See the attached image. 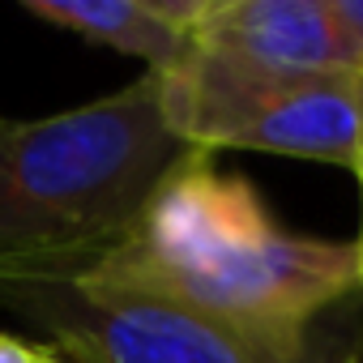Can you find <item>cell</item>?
Segmentation results:
<instances>
[{"mask_svg": "<svg viewBox=\"0 0 363 363\" xmlns=\"http://www.w3.org/2000/svg\"><path fill=\"white\" fill-rule=\"evenodd\" d=\"M35 269L86 274L175 299L278 363H295L316 320L359 291L354 244L286 231L248 179L218 171L206 150H189L158 179L120 240Z\"/></svg>", "mask_w": 363, "mask_h": 363, "instance_id": "cell-1", "label": "cell"}, {"mask_svg": "<svg viewBox=\"0 0 363 363\" xmlns=\"http://www.w3.org/2000/svg\"><path fill=\"white\" fill-rule=\"evenodd\" d=\"M184 154L154 73L60 116L0 120V274L107 248Z\"/></svg>", "mask_w": 363, "mask_h": 363, "instance_id": "cell-2", "label": "cell"}, {"mask_svg": "<svg viewBox=\"0 0 363 363\" xmlns=\"http://www.w3.org/2000/svg\"><path fill=\"white\" fill-rule=\"evenodd\" d=\"M158 107L189 150H261L363 171V69L269 73L189 43L158 73Z\"/></svg>", "mask_w": 363, "mask_h": 363, "instance_id": "cell-3", "label": "cell"}, {"mask_svg": "<svg viewBox=\"0 0 363 363\" xmlns=\"http://www.w3.org/2000/svg\"><path fill=\"white\" fill-rule=\"evenodd\" d=\"M0 308L39 325L82 363H278L175 299L65 269L0 274Z\"/></svg>", "mask_w": 363, "mask_h": 363, "instance_id": "cell-4", "label": "cell"}, {"mask_svg": "<svg viewBox=\"0 0 363 363\" xmlns=\"http://www.w3.org/2000/svg\"><path fill=\"white\" fill-rule=\"evenodd\" d=\"M189 43L269 73L346 69L325 18V0H206Z\"/></svg>", "mask_w": 363, "mask_h": 363, "instance_id": "cell-5", "label": "cell"}, {"mask_svg": "<svg viewBox=\"0 0 363 363\" xmlns=\"http://www.w3.org/2000/svg\"><path fill=\"white\" fill-rule=\"evenodd\" d=\"M22 9L48 26L137 56L154 77L167 73L189 48V30L175 26L158 0H22Z\"/></svg>", "mask_w": 363, "mask_h": 363, "instance_id": "cell-6", "label": "cell"}, {"mask_svg": "<svg viewBox=\"0 0 363 363\" xmlns=\"http://www.w3.org/2000/svg\"><path fill=\"white\" fill-rule=\"evenodd\" d=\"M325 18L346 69H363V0H325Z\"/></svg>", "mask_w": 363, "mask_h": 363, "instance_id": "cell-7", "label": "cell"}, {"mask_svg": "<svg viewBox=\"0 0 363 363\" xmlns=\"http://www.w3.org/2000/svg\"><path fill=\"white\" fill-rule=\"evenodd\" d=\"M295 363H359V337L354 333H342V329H316L308 333V346Z\"/></svg>", "mask_w": 363, "mask_h": 363, "instance_id": "cell-8", "label": "cell"}, {"mask_svg": "<svg viewBox=\"0 0 363 363\" xmlns=\"http://www.w3.org/2000/svg\"><path fill=\"white\" fill-rule=\"evenodd\" d=\"M35 350H39V346L22 342V337H13V333H0V363H35Z\"/></svg>", "mask_w": 363, "mask_h": 363, "instance_id": "cell-9", "label": "cell"}, {"mask_svg": "<svg viewBox=\"0 0 363 363\" xmlns=\"http://www.w3.org/2000/svg\"><path fill=\"white\" fill-rule=\"evenodd\" d=\"M35 363H82V359H73V354H65L60 346H52V342H48V346H39V350H35Z\"/></svg>", "mask_w": 363, "mask_h": 363, "instance_id": "cell-10", "label": "cell"}, {"mask_svg": "<svg viewBox=\"0 0 363 363\" xmlns=\"http://www.w3.org/2000/svg\"><path fill=\"white\" fill-rule=\"evenodd\" d=\"M359 189H363V171H359ZM354 257H359V286H363V227H359V240H354Z\"/></svg>", "mask_w": 363, "mask_h": 363, "instance_id": "cell-11", "label": "cell"}]
</instances>
